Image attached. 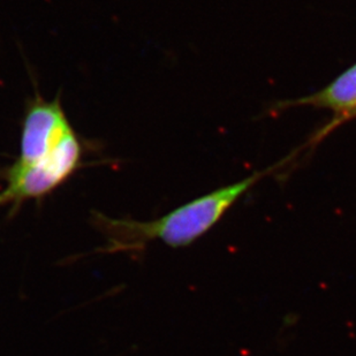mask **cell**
Segmentation results:
<instances>
[{"mask_svg":"<svg viewBox=\"0 0 356 356\" xmlns=\"http://www.w3.org/2000/svg\"><path fill=\"white\" fill-rule=\"evenodd\" d=\"M285 161L255 172L233 185L195 198L154 220L141 222L131 218H112L102 212L92 211L91 224L105 238V245L96 252H140L155 241L171 248L192 245L208 233L236 204L238 198L264 177L276 171Z\"/></svg>","mask_w":356,"mask_h":356,"instance_id":"obj_1","label":"cell"},{"mask_svg":"<svg viewBox=\"0 0 356 356\" xmlns=\"http://www.w3.org/2000/svg\"><path fill=\"white\" fill-rule=\"evenodd\" d=\"M87 147L73 128L42 161L28 166L12 164L3 168L0 172V178L5 181L0 192V207H8L10 215H17L26 202L43 201L83 168Z\"/></svg>","mask_w":356,"mask_h":356,"instance_id":"obj_2","label":"cell"},{"mask_svg":"<svg viewBox=\"0 0 356 356\" xmlns=\"http://www.w3.org/2000/svg\"><path fill=\"white\" fill-rule=\"evenodd\" d=\"M73 129L65 113L60 98L45 101L38 92L26 105L20 152L13 164L28 166L50 155L63 138Z\"/></svg>","mask_w":356,"mask_h":356,"instance_id":"obj_3","label":"cell"},{"mask_svg":"<svg viewBox=\"0 0 356 356\" xmlns=\"http://www.w3.org/2000/svg\"><path fill=\"white\" fill-rule=\"evenodd\" d=\"M310 105L314 108L332 110L338 115V122L343 119L356 117V64L353 67L343 72L327 87L316 94L296 101L282 103V108Z\"/></svg>","mask_w":356,"mask_h":356,"instance_id":"obj_4","label":"cell"}]
</instances>
